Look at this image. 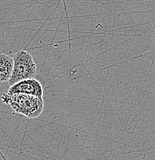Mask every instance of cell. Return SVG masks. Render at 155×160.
<instances>
[{"label":"cell","mask_w":155,"mask_h":160,"mask_svg":"<svg viewBox=\"0 0 155 160\" xmlns=\"http://www.w3.org/2000/svg\"><path fill=\"white\" fill-rule=\"evenodd\" d=\"M2 102L9 105L16 113L29 119H36L42 113L44 109L43 99L26 94L2 95Z\"/></svg>","instance_id":"cell-1"},{"label":"cell","mask_w":155,"mask_h":160,"mask_svg":"<svg viewBox=\"0 0 155 160\" xmlns=\"http://www.w3.org/2000/svg\"><path fill=\"white\" fill-rule=\"evenodd\" d=\"M13 70L9 82V86L25 79H34L37 73L32 56L26 50H19L13 56Z\"/></svg>","instance_id":"cell-2"},{"label":"cell","mask_w":155,"mask_h":160,"mask_svg":"<svg viewBox=\"0 0 155 160\" xmlns=\"http://www.w3.org/2000/svg\"><path fill=\"white\" fill-rule=\"evenodd\" d=\"M8 94H26L36 96L43 99V88L41 83L37 79H29L22 80L16 84L10 86L7 92Z\"/></svg>","instance_id":"cell-3"},{"label":"cell","mask_w":155,"mask_h":160,"mask_svg":"<svg viewBox=\"0 0 155 160\" xmlns=\"http://www.w3.org/2000/svg\"><path fill=\"white\" fill-rule=\"evenodd\" d=\"M14 62L8 55L0 54V82H9L12 76Z\"/></svg>","instance_id":"cell-4"}]
</instances>
